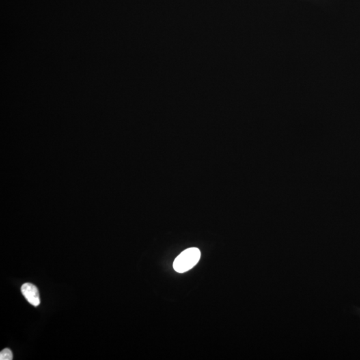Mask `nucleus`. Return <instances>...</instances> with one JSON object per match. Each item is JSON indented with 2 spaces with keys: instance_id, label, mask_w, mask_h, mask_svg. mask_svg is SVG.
Masks as SVG:
<instances>
[{
  "instance_id": "2",
  "label": "nucleus",
  "mask_w": 360,
  "mask_h": 360,
  "mask_svg": "<svg viewBox=\"0 0 360 360\" xmlns=\"http://www.w3.org/2000/svg\"><path fill=\"white\" fill-rule=\"evenodd\" d=\"M22 294L27 301L33 306H38L40 304V294L37 287L31 283H26L21 288Z\"/></svg>"
},
{
  "instance_id": "1",
  "label": "nucleus",
  "mask_w": 360,
  "mask_h": 360,
  "mask_svg": "<svg viewBox=\"0 0 360 360\" xmlns=\"http://www.w3.org/2000/svg\"><path fill=\"white\" fill-rule=\"evenodd\" d=\"M201 252L198 248H188L183 251L173 262V269L178 273H184L192 269L198 263Z\"/></svg>"
},
{
  "instance_id": "3",
  "label": "nucleus",
  "mask_w": 360,
  "mask_h": 360,
  "mask_svg": "<svg viewBox=\"0 0 360 360\" xmlns=\"http://www.w3.org/2000/svg\"><path fill=\"white\" fill-rule=\"evenodd\" d=\"M0 360H13V354L12 351L8 348H5L1 351L0 353Z\"/></svg>"
}]
</instances>
